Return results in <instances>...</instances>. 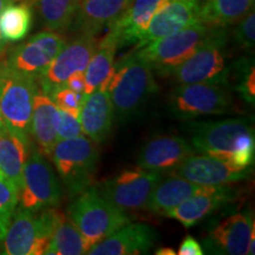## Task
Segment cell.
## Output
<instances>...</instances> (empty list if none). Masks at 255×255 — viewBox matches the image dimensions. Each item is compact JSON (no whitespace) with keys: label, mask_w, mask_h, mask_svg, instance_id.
<instances>
[{"label":"cell","mask_w":255,"mask_h":255,"mask_svg":"<svg viewBox=\"0 0 255 255\" xmlns=\"http://www.w3.org/2000/svg\"><path fill=\"white\" fill-rule=\"evenodd\" d=\"M183 128L189 133V143L195 151L226 159L240 169L253 165L254 129L248 120L189 122Z\"/></svg>","instance_id":"obj_1"},{"label":"cell","mask_w":255,"mask_h":255,"mask_svg":"<svg viewBox=\"0 0 255 255\" xmlns=\"http://www.w3.org/2000/svg\"><path fill=\"white\" fill-rule=\"evenodd\" d=\"M107 89L115 120L128 121L157 92L158 85L154 78V70L137 51H132L114 64Z\"/></svg>","instance_id":"obj_2"},{"label":"cell","mask_w":255,"mask_h":255,"mask_svg":"<svg viewBox=\"0 0 255 255\" xmlns=\"http://www.w3.org/2000/svg\"><path fill=\"white\" fill-rule=\"evenodd\" d=\"M65 215L53 207L39 210L19 208L12 216L2 240V254L40 255Z\"/></svg>","instance_id":"obj_3"},{"label":"cell","mask_w":255,"mask_h":255,"mask_svg":"<svg viewBox=\"0 0 255 255\" xmlns=\"http://www.w3.org/2000/svg\"><path fill=\"white\" fill-rule=\"evenodd\" d=\"M68 218L81 232L89 250L130 222L128 214L102 196L97 188L90 187L73 197Z\"/></svg>","instance_id":"obj_4"},{"label":"cell","mask_w":255,"mask_h":255,"mask_svg":"<svg viewBox=\"0 0 255 255\" xmlns=\"http://www.w3.org/2000/svg\"><path fill=\"white\" fill-rule=\"evenodd\" d=\"M60 178L75 197L91 186L100 158L97 143L85 135L58 139L50 155Z\"/></svg>","instance_id":"obj_5"},{"label":"cell","mask_w":255,"mask_h":255,"mask_svg":"<svg viewBox=\"0 0 255 255\" xmlns=\"http://www.w3.org/2000/svg\"><path fill=\"white\" fill-rule=\"evenodd\" d=\"M169 110L177 119L187 121L232 113L227 79L180 84L169 98Z\"/></svg>","instance_id":"obj_6"},{"label":"cell","mask_w":255,"mask_h":255,"mask_svg":"<svg viewBox=\"0 0 255 255\" xmlns=\"http://www.w3.org/2000/svg\"><path fill=\"white\" fill-rule=\"evenodd\" d=\"M38 92L36 78L14 71L0 60V115L9 129L28 135L34 96Z\"/></svg>","instance_id":"obj_7"},{"label":"cell","mask_w":255,"mask_h":255,"mask_svg":"<svg viewBox=\"0 0 255 255\" xmlns=\"http://www.w3.org/2000/svg\"><path fill=\"white\" fill-rule=\"evenodd\" d=\"M212 30L213 26L199 21L151 41L137 49V52L154 71L167 76L171 69L189 58L205 43Z\"/></svg>","instance_id":"obj_8"},{"label":"cell","mask_w":255,"mask_h":255,"mask_svg":"<svg viewBox=\"0 0 255 255\" xmlns=\"http://www.w3.org/2000/svg\"><path fill=\"white\" fill-rule=\"evenodd\" d=\"M226 32L213 26L209 37L195 52L168 72L178 84L228 79L226 68Z\"/></svg>","instance_id":"obj_9"},{"label":"cell","mask_w":255,"mask_h":255,"mask_svg":"<svg viewBox=\"0 0 255 255\" xmlns=\"http://www.w3.org/2000/svg\"><path fill=\"white\" fill-rule=\"evenodd\" d=\"M162 178L161 173L137 167L107 180L97 190L115 207L129 214L145 208L152 190Z\"/></svg>","instance_id":"obj_10"},{"label":"cell","mask_w":255,"mask_h":255,"mask_svg":"<svg viewBox=\"0 0 255 255\" xmlns=\"http://www.w3.org/2000/svg\"><path fill=\"white\" fill-rule=\"evenodd\" d=\"M19 199L21 208L28 210L57 207L62 202L58 178L39 150L31 151L25 162Z\"/></svg>","instance_id":"obj_11"},{"label":"cell","mask_w":255,"mask_h":255,"mask_svg":"<svg viewBox=\"0 0 255 255\" xmlns=\"http://www.w3.org/2000/svg\"><path fill=\"white\" fill-rule=\"evenodd\" d=\"M97 38L90 34H77L71 43H66L49 66L36 78L38 90L50 97L65 83L73 72H84L97 46Z\"/></svg>","instance_id":"obj_12"},{"label":"cell","mask_w":255,"mask_h":255,"mask_svg":"<svg viewBox=\"0 0 255 255\" xmlns=\"http://www.w3.org/2000/svg\"><path fill=\"white\" fill-rule=\"evenodd\" d=\"M66 43V38L58 32L43 31L9 50L4 60L14 71L37 78Z\"/></svg>","instance_id":"obj_13"},{"label":"cell","mask_w":255,"mask_h":255,"mask_svg":"<svg viewBox=\"0 0 255 255\" xmlns=\"http://www.w3.org/2000/svg\"><path fill=\"white\" fill-rule=\"evenodd\" d=\"M252 169L234 167L226 159L210 155H190L170 171L199 186L221 187L239 182L250 176Z\"/></svg>","instance_id":"obj_14"},{"label":"cell","mask_w":255,"mask_h":255,"mask_svg":"<svg viewBox=\"0 0 255 255\" xmlns=\"http://www.w3.org/2000/svg\"><path fill=\"white\" fill-rule=\"evenodd\" d=\"M254 226L252 212L229 215L208 232L206 250L214 254L246 255Z\"/></svg>","instance_id":"obj_15"},{"label":"cell","mask_w":255,"mask_h":255,"mask_svg":"<svg viewBox=\"0 0 255 255\" xmlns=\"http://www.w3.org/2000/svg\"><path fill=\"white\" fill-rule=\"evenodd\" d=\"M199 9L200 0H168L152 15L142 39L136 44L137 49L191 24L199 23Z\"/></svg>","instance_id":"obj_16"},{"label":"cell","mask_w":255,"mask_h":255,"mask_svg":"<svg viewBox=\"0 0 255 255\" xmlns=\"http://www.w3.org/2000/svg\"><path fill=\"white\" fill-rule=\"evenodd\" d=\"M158 234L145 223H127L116 232L94 245L90 255H136L146 254L155 246Z\"/></svg>","instance_id":"obj_17"},{"label":"cell","mask_w":255,"mask_h":255,"mask_svg":"<svg viewBox=\"0 0 255 255\" xmlns=\"http://www.w3.org/2000/svg\"><path fill=\"white\" fill-rule=\"evenodd\" d=\"M195 150L182 137L157 136L144 143L137 155V167L145 170L163 173L173 170Z\"/></svg>","instance_id":"obj_18"},{"label":"cell","mask_w":255,"mask_h":255,"mask_svg":"<svg viewBox=\"0 0 255 255\" xmlns=\"http://www.w3.org/2000/svg\"><path fill=\"white\" fill-rule=\"evenodd\" d=\"M234 197L235 191L227 186H203L202 189L193 196L171 209L167 216L177 220L184 227L190 228L208 218L222 206L232 202Z\"/></svg>","instance_id":"obj_19"},{"label":"cell","mask_w":255,"mask_h":255,"mask_svg":"<svg viewBox=\"0 0 255 255\" xmlns=\"http://www.w3.org/2000/svg\"><path fill=\"white\" fill-rule=\"evenodd\" d=\"M115 115L107 87H100L84 95L79 122L83 133L97 144L108 138L113 129Z\"/></svg>","instance_id":"obj_20"},{"label":"cell","mask_w":255,"mask_h":255,"mask_svg":"<svg viewBox=\"0 0 255 255\" xmlns=\"http://www.w3.org/2000/svg\"><path fill=\"white\" fill-rule=\"evenodd\" d=\"M131 0H78L71 26L77 34L96 36L110 27L130 5Z\"/></svg>","instance_id":"obj_21"},{"label":"cell","mask_w":255,"mask_h":255,"mask_svg":"<svg viewBox=\"0 0 255 255\" xmlns=\"http://www.w3.org/2000/svg\"><path fill=\"white\" fill-rule=\"evenodd\" d=\"M31 152L30 141L25 133L0 127V175L20 190L25 162Z\"/></svg>","instance_id":"obj_22"},{"label":"cell","mask_w":255,"mask_h":255,"mask_svg":"<svg viewBox=\"0 0 255 255\" xmlns=\"http://www.w3.org/2000/svg\"><path fill=\"white\" fill-rule=\"evenodd\" d=\"M168 0H131L130 5L109 28L116 32L121 46L137 44L149 26L152 15Z\"/></svg>","instance_id":"obj_23"},{"label":"cell","mask_w":255,"mask_h":255,"mask_svg":"<svg viewBox=\"0 0 255 255\" xmlns=\"http://www.w3.org/2000/svg\"><path fill=\"white\" fill-rule=\"evenodd\" d=\"M120 46L119 36L111 28H109V32L101 40H98L94 55L91 56L84 71V95L90 94L100 87H108L113 73L115 56Z\"/></svg>","instance_id":"obj_24"},{"label":"cell","mask_w":255,"mask_h":255,"mask_svg":"<svg viewBox=\"0 0 255 255\" xmlns=\"http://www.w3.org/2000/svg\"><path fill=\"white\" fill-rule=\"evenodd\" d=\"M203 186H199L186 178L170 174L164 180L159 181L145 205V209L156 215L167 216L175 207L186 201L188 197L201 190Z\"/></svg>","instance_id":"obj_25"},{"label":"cell","mask_w":255,"mask_h":255,"mask_svg":"<svg viewBox=\"0 0 255 255\" xmlns=\"http://www.w3.org/2000/svg\"><path fill=\"white\" fill-rule=\"evenodd\" d=\"M57 109L58 108L49 96L38 90L33 101L30 133L37 143L38 150L49 157L53 145L58 141L55 126Z\"/></svg>","instance_id":"obj_26"},{"label":"cell","mask_w":255,"mask_h":255,"mask_svg":"<svg viewBox=\"0 0 255 255\" xmlns=\"http://www.w3.org/2000/svg\"><path fill=\"white\" fill-rule=\"evenodd\" d=\"M254 6V0H200L199 19L209 26L238 23Z\"/></svg>","instance_id":"obj_27"},{"label":"cell","mask_w":255,"mask_h":255,"mask_svg":"<svg viewBox=\"0 0 255 255\" xmlns=\"http://www.w3.org/2000/svg\"><path fill=\"white\" fill-rule=\"evenodd\" d=\"M33 6L43 21L51 31H64L71 26L78 0H26Z\"/></svg>","instance_id":"obj_28"},{"label":"cell","mask_w":255,"mask_h":255,"mask_svg":"<svg viewBox=\"0 0 255 255\" xmlns=\"http://www.w3.org/2000/svg\"><path fill=\"white\" fill-rule=\"evenodd\" d=\"M32 26V9L26 2L9 4L0 12V37L5 43L23 40Z\"/></svg>","instance_id":"obj_29"},{"label":"cell","mask_w":255,"mask_h":255,"mask_svg":"<svg viewBox=\"0 0 255 255\" xmlns=\"http://www.w3.org/2000/svg\"><path fill=\"white\" fill-rule=\"evenodd\" d=\"M89 248L84 238L69 218L57 227L47 245L45 253L52 255H82L87 254Z\"/></svg>","instance_id":"obj_30"},{"label":"cell","mask_w":255,"mask_h":255,"mask_svg":"<svg viewBox=\"0 0 255 255\" xmlns=\"http://www.w3.org/2000/svg\"><path fill=\"white\" fill-rule=\"evenodd\" d=\"M235 89L241 95L242 100L248 104H254L255 98V70L253 60L250 58L239 59L234 65Z\"/></svg>","instance_id":"obj_31"},{"label":"cell","mask_w":255,"mask_h":255,"mask_svg":"<svg viewBox=\"0 0 255 255\" xmlns=\"http://www.w3.org/2000/svg\"><path fill=\"white\" fill-rule=\"evenodd\" d=\"M19 190L7 178L0 175V228L7 231L15 207L18 205Z\"/></svg>","instance_id":"obj_32"},{"label":"cell","mask_w":255,"mask_h":255,"mask_svg":"<svg viewBox=\"0 0 255 255\" xmlns=\"http://www.w3.org/2000/svg\"><path fill=\"white\" fill-rule=\"evenodd\" d=\"M255 38V13L252 8L238 21L237 27L233 32V39L235 44L244 50H251L254 47Z\"/></svg>","instance_id":"obj_33"},{"label":"cell","mask_w":255,"mask_h":255,"mask_svg":"<svg viewBox=\"0 0 255 255\" xmlns=\"http://www.w3.org/2000/svg\"><path fill=\"white\" fill-rule=\"evenodd\" d=\"M55 126L58 139L73 138V137L84 135L78 117L65 110L57 109Z\"/></svg>","instance_id":"obj_34"},{"label":"cell","mask_w":255,"mask_h":255,"mask_svg":"<svg viewBox=\"0 0 255 255\" xmlns=\"http://www.w3.org/2000/svg\"><path fill=\"white\" fill-rule=\"evenodd\" d=\"M50 98L57 105L58 109L68 111V113L75 115L76 117L79 119V113H81V107L83 100H84V95L70 90L66 87H63L53 92L50 96Z\"/></svg>","instance_id":"obj_35"},{"label":"cell","mask_w":255,"mask_h":255,"mask_svg":"<svg viewBox=\"0 0 255 255\" xmlns=\"http://www.w3.org/2000/svg\"><path fill=\"white\" fill-rule=\"evenodd\" d=\"M177 254L180 255H202L205 254V250L200 245V242L195 238L187 235L181 242L180 247H178Z\"/></svg>","instance_id":"obj_36"},{"label":"cell","mask_w":255,"mask_h":255,"mask_svg":"<svg viewBox=\"0 0 255 255\" xmlns=\"http://www.w3.org/2000/svg\"><path fill=\"white\" fill-rule=\"evenodd\" d=\"M65 87L70 89V90L78 92V94L84 95L85 92V76L84 72L77 71L73 72L71 76L68 78L65 83Z\"/></svg>","instance_id":"obj_37"},{"label":"cell","mask_w":255,"mask_h":255,"mask_svg":"<svg viewBox=\"0 0 255 255\" xmlns=\"http://www.w3.org/2000/svg\"><path fill=\"white\" fill-rule=\"evenodd\" d=\"M155 254L157 255H175V251L170 247H162V248H157L155 252Z\"/></svg>","instance_id":"obj_38"},{"label":"cell","mask_w":255,"mask_h":255,"mask_svg":"<svg viewBox=\"0 0 255 255\" xmlns=\"http://www.w3.org/2000/svg\"><path fill=\"white\" fill-rule=\"evenodd\" d=\"M14 1H17V0H0V12H1L7 5L13 4Z\"/></svg>","instance_id":"obj_39"},{"label":"cell","mask_w":255,"mask_h":255,"mask_svg":"<svg viewBox=\"0 0 255 255\" xmlns=\"http://www.w3.org/2000/svg\"><path fill=\"white\" fill-rule=\"evenodd\" d=\"M5 47H6V43H5L4 40H2V38L0 37V57L4 55Z\"/></svg>","instance_id":"obj_40"},{"label":"cell","mask_w":255,"mask_h":255,"mask_svg":"<svg viewBox=\"0 0 255 255\" xmlns=\"http://www.w3.org/2000/svg\"><path fill=\"white\" fill-rule=\"evenodd\" d=\"M5 233H6V231H4V229H1V228H0V245L2 244V240H4Z\"/></svg>","instance_id":"obj_41"},{"label":"cell","mask_w":255,"mask_h":255,"mask_svg":"<svg viewBox=\"0 0 255 255\" xmlns=\"http://www.w3.org/2000/svg\"><path fill=\"white\" fill-rule=\"evenodd\" d=\"M2 124H4V123H2V120H1V115H0V127H1Z\"/></svg>","instance_id":"obj_42"}]
</instances>
